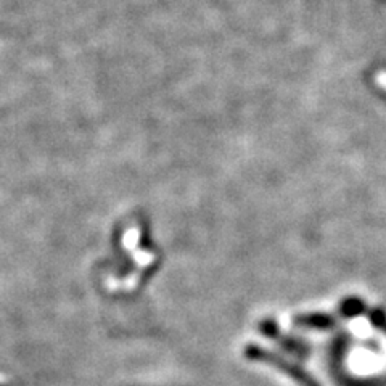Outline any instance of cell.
I'll use <instances>...</instances> for the list:
<instances>
[{"label": "cell", "mask_w": 386, "mask_h": 386, "mask_svg": "<svg viewBox=\"0 0 386 386\" xmlns=\"http://www.w3.org/2000/svg\"><path fill=\"white\" fill-rule=\"evenodd\" d=\"M366 311V305L359 300V298H347L340 306L341 316L345 317H354L359 316L361 312Z\"/></svg>", "instance_id": "4"}, {"label": "cell", "mask_w": 386, "mask_h": 386, "mask_svg": "<svg viewBox=\"0 0 386 386\" xmlns=\"http://www.w3.org/2000/svg\"><path fill=\"white\" fill-rule=\"evenodd\" d=\"M244 356L248 361L269 364V366L275 367L277 371L284 372L286 377H290L300 386H321V383H319L316 378L311 377V375H309L305 368L298 366V364L288 362L286 359H284V357H280L279 354H275V352H272V351L264 350V347H261V346L248 345L244 350Z\"/></svg>", "instance_id": "1"}, {"label": "cell", "mask_w": 386, "mask_h": 386, "mask_svg": "<svg viewBox=\"0 0 386 386\" xmlns=\"http://www.w3.org/2000/svg\"><path fill=\"white\" fill-rule=\"evenodd\" d=\"M259 330H261V333L264 336H267V338H272L275 343L282 346L284 350H286L288 352H291V354L302 356V357L307 354V347L302 343H300V341H296L293 338H288V336H284L282 333H280L279 325L275 324L272 319H266V321L259 325Z\"/></svg>", "instance_id": "2"}, {"label": "cell", "mask_w": 386, "mask_h": 386, "mask_svg": "<svg viewBox=\"0 0 386 386\" xmlns=\"http://www.w3.org/2000/svg\"><path fill=\"white\" fill-rule=\"evenodd\" d=\"M371 321L375 327L382 330L383 333H386V314L382 311V309H373L371 312Z\"/></svg>", "instance_id": "5"}, {"label": "cell", "mask_w": 386, "mask_h": 386, "mask_svg": "<svg viewBox=\"0 0 386 386\" xmlns=\"http://www.w3.org/2000/svg\"><path fill=\"white\" fill-rule=\"evenodd\" d=\"M0 386H2V385H0Z\"/></svg>", "instance_id": "7"}, {"label": "cell", "mask_w": 386, "mask_h": 386, "mask_svg": "<svg viewBox=\"0 0 386 386\" xmlns=\"http://www.w3.org/2000/svg\"><path fill=\"white\" fill-rule=\"evenodd\" d=\"M295 325L306 328H317V330H327L332 328L335 325V319L330 314L325 312H312V314H301L293 319Z\"/></svg>", "instance_id": "3"}, {"label": "cell", "mask_w": 386, "mask_h": 386, "mask_svg": "<svg viewBox=\"0 0 386 386\" xmlns=\"http://www.w3.org/2000/svg\"><path fill=\"white\" fill-rule=\"evenodd\" d=\"M375 79H377V84L386 91V71H380Z\"/></svg>", "instance_id": "6"}]
</instances>
